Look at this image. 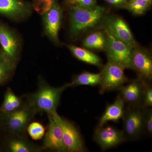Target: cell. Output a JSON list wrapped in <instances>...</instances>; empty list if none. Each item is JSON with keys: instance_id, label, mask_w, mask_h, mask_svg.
Listing matches in <instances>:
<instances>
[{"instance_id": "cell-3", "label": "cell", "mask_w": 152, "mask_h": 152, "mask_svg": "<svg viewBox=\"0 0 152 152\" xmlns=\"http://www.w3.org/2000/svg\"><path fill=\"white\" fill-rule=\"evenodd\" d=\"M37 113L32 107L26 103L18 110L9 113H1L6 129L14 135L22 136L25 134L28 125Z\"/></svg>"}, {"instance_id": "cell-2", "label": "cell", "mask_w": 152, "mask_h": 152, "mask_svg": "<svg viewBox=\"0 0 152 152\" xmlns=\"http://www.w3.org/2000/svg\"><path fill=\"white\" fill-rule=\"evenodd\" d=\"M70 7V33L72 37H77L95 27L104 18L106 10L104 7L96 5L91 7Z\"/></svg>"}, {"instance_id": "cell-20", "label": "cell", "mask_w": 152, "mask_h": 152, "mask_svg": "<svg viewBox=\"0 0 152 152\" xmlns=\"http://www.w3.org/2000/svg\"><path fill=\"white\" fill-rule=\"evenodd\" d=\"M24 104L21 99L15 94L11 89L8 88L5 94L0 111L1 113H11L18 110Z\"/></svg>"}, {"instance_id": "cell-21", "label": "cell", "mask_w": 152, "mask_h": 152, "mask_svg": "<svg viewBox=\"0 0 152 152\" xmlns=\"http://www.w3.org/2000/svg\"><path fill=\"white\" fill-rule=\"evenodd\" d=\"M101 74L84 72L76 76L69 83L70 87L79 86H95L100 85Z\"/></svg>"}, {"instance_id": "cell-10", "label": "cell", "mask_w": 152, "mask_h": 152, "mask_svg": "<svg viewBox=\"0 0 152 152\" xmlns=\"http://www.w3.org/2000/svg\"><path fill=\"white\" fill-rule=\"evenodd\" d=\"M33 10L32 3L26 0H0V15L15 21L28 18Z\"/></svg>"}, {"instance_id": "cell-25", "label": "cell", "mask_w": 152, "mask_h": 152, "mask_svg": "<svg viewBox=\"0 0 152 152\" xmlns=\"http://www.w3.org/2000/svg\"><path fill=\"white\" fill-rule=\"evenodd\" d=\"M53 0H33V9L39 15L42 16L51 9Z\"/></svg>"}, {"instance_id": "cell-22", "label": "cell", "mask_w": 152, "mask_h": 152, "mask_svg": "<svg viewBox=\"0 0 152 152\" xmlns=\"http://www.w3.org/2000/svg\"><path fill=\"white\" fill-rule=\"evenodd\" d=\"M151 4L147 0H129L124 7L134 15H141L146 12Z\"/></svg>"}, {"instance_id": "cell-28", "label": "cell", "mask_w": 152, "mask_h": 152, "mask_svg": "<svg viewBox=\"0 0 152 152\" xmlns=\"http://www.w3.org/2000/svg\"><path fill=\"white\" fill-rule=\"evenodd\" d=\"M149 135L152 134V112L151 109H150L146 112L144 121V130Z\"/></svg>"}, {"instance_id": "cell-8", "label": "cell", "mask_w": 152, "mask_h": 152, "mask_svg": "<svg viewBox=\"0 0 152 152\" xmlns=\"http://www.w3.org/2000/svg\"><path fill=\"white\" fill-rule=\"evenodd\" d=\"M0 46L1 51L14 67L20 56V44L18 36L4 23L0 22Z\"/></svg>"}, {"instance_id": "cell-12", "label": "cell", "mask_w": 152, "mask_h": 152, "mask_svg": "<svg viewBox=\"0 0 152 152\" xmlns=\"http://www.w3.org/2000/svg\"><path fill=\"white\" fill-rule=\"evenodd\" d=\"M132 69L136 71L139 78L147 82L152 79V58L151 53L138 46L132 49Z\"/></svg>"}, {"instance_id": "cell-27", "label": "cell", "mask_w": 152, "mask_h": 152, "mask_svg": "<svg viewBox=\"0 0 152 152\" xmlns=\"http://www.w3.org/2000/svg\"><path fill=\"white\" fill-rule=\"evenodd\" d=\"M96 0H65L66 4L84 7H91L96 5Z\"/></svg>"}, {"instance_id": "cell-24", "label": "cell", "mask_w": 152, "mask_h": 152, "mask_svg": "<svg viewBox=\"0 0 152 152\" xmlns=\"http://www.w3.org/2000/svg\"><path fill=\"white\" fill-rule=\"evenodd\" d=\"M27 130L33 140H38L44 137L45 129L42 124L38 122H34L28 125Z\"/></svg>"}, {"instance_id": "cell-9", "label": "cell", "mask_w": 152, "mask_h": 152, "mask_svg": "<svg viewBox=\"0 0 152 152\" xmlns=\"http://www.w3.org/2000/svg\"><path fill=\"white\" fill-rule=\"evenodd\" d=\"M102 27L114 37L132 49L139 45L126 22L120 17L109 16L103 20Z\"/></svg>"}, {"instance_id": "cell-13", "label": "cell", "mask_w": 152, "mask_h": 152, "mask_svg": "<svg viewBox=\"0 0 152 152\" xmlns=\"http://www.w3.org/2000/svg\"><path fill=\"white\" fill-rule=\"evenodd\" d=\"M49 125L44 135L43 150L49 149L58 152H68L64 139L61 129L50 114H48Z\"/></svg>"}, {"instance_id": "cell-29", "label": "cell", "mask_w": 152, "mask_h": 152, "mask_svg": "<svg viewBox=\"0 0 152 152\" xmlns=\"http://www.w3.org/2000/svg\"><path fill=\"white\" fill-rule=\"evenodd\" d=\"M110 4L116 7H124L128 0H104Z\"/></svg>"}, {"instance_id": "cell-14", "label": "cell", "mask_w": 152, "mask_h": 152, "mask_svg": "<svg viewBox=\"0 0 152 152\" xmlns=\"http://www.w3.org/2000/svg\"><path fill=\"white\" fill-rule=\"evenodd\" d=\"M94 140L104 151L122 143L126 140V137L123 131L114 127L103 126L97 128Z\"/></svg>"}, {"instance_id": "cell-30", "label": "cell", "mask_w": 152, "mask_h": 152, "mask_svg": "<svg viewBox=\"0 0 152 152\" xmlns=\"http://www.w3.org/2000/svg\"><path fill=\"white\" fill-rule=\"evenodd\" d=\"M147 1H149L151 3H152V0H147Z\"/></svg>"}, {"instance_id": "cell-18", "label": "cell", "mask_w": 152, "mask_h": 152, "mask_svg": "<svg viewBox=\"0 0 152 152\" xmlns=\"http://www.w3.org/2000/svg\"><path fill=\"white\" fill-rule=\"evenodd\" d=\"M67 47L71 53L78 59L97 66H102L100 58L92 52L72 45H68Z\"/></svg>"}, {"instance_id": "cell-19", "label": "cell", "mask_w": 152, "mask_h": 152, "mask_svg": "<svg viewBox=\"0 0 152 152\" xmlns=\"http://www.w3.org/2000/svg\"><path fill=\"white\" fill-rule=\"evenodd\" d=\"M83 45L86 48L91 50H105L107 45L105 34L100 31L92 33L85 38Z\"/></svg>"}, {"instance_id": "cell-16", "label": "cell", "mask_w": 152, "mask_h": 152, "mask_svg": "<svg viewBox=\"0 0 152 152\" xmlns=\"http://www.w3.org/2000/svg\"><path fill=\"white\" fill-rule=\"evenodd\" d=\"M125 103L119 95L113 103L108 106L99 120L98 127H102L108 122H117L123 118L124 113Z\"/></svg>"}, {"instance_id": "cell-7", "label": "cell", "mask_w": 152, "mask_h": 152, "mask_svg": "<svg viewBox=\"0 0 152 152\" xmlns=\"http://www.w3.org/2000/svg\"><path fill=\"white\" fill-rule=\"evenodd\" d=\"M50 114L61 129L64 142L68 152L86 151L83 140L76 127L72 123L59 115L57 112Z\"/></svg>"}, {"instance_id": "cell-26", "label": "cell", "mask_w": 152, "mask_h": 152, "mask_svg": "<svg viewBox=\"0 0 152 152\" xmlns=\"http://www.w3.org/2000/svg\"><path fill=\"white\" fill-rule=\"evenodd\" d=\"M142 106L144 107H152V88L151 86L147 83L144 90Z\"/></svg>"}, {"instance_id": "cell-23", "label": "cell", "mask_w": 152, "mask_h": 152, "mask_svg": "<svg viewBox=\"0 0 152 152\" xmlns=\"http://www.w3.org/2000/svg\"><path fill=\"white\" fill-rule=\"evenodd\" d=\"M15 68L0 50V85L11 77Z\"/></svg>"}, {"instance_id": "cell-17", "label": "cell", "mask_w": 152, "mask_h": 152, "mask_svg": "<svg viewBox=\"0 0 152 152\" xmlns=\"http://www.w3.org/2000/svg\"><path fill=\"white\" fill-rule=\"evenodd\" d=\"M14 136L7 142V147L10 152H37L43 150L42 148L32 144L21 136Z\"/></svg>"}, {"instance_id": "cell-4", "label": "cell", "mask_w": 152, "mask_h": 152, "mask_svg": "<svg viewBox=\"0 0 152 152\" xmlns=\"http://www.w3.org/2000/svg\"><path fill=\"white\" fill-rule=\"evenodd\" d=\"M125 69L122 66L108 60L100 72V94L119 89L127 82L128 78L124 73Z\"/></svg>"}, {"instance_id": "cell-15", "label": "cell", "mask_w": 152, "mask_h": 152, "mask_svg": "<svg viewBox=\"0 0 152 152\" xmlns=\"http://www.w3.org/2000/svg\"><path fill=\"white\" fill-rule=\"evenodd\" d=\"M147 82L140 78L121 87L120 96L125 104L129 106H142L144 90Z\"/></svg>"}, {"instance_id": "cell-6", "label": "cell", "mask_w": 152, "mask_h": 152, "mask_svg": "<svg viewBox=\"0 0 152 152\" xmlns=\"http://www.w3.org/2000/svg\"><path fill=\"white\" fill-rule=\"evenodd\" d=\"M104 33L107 39L105 50L108 60L122 66L125 69H132L133 49L105 30Z\"/></svg>"}, {"instance_id": "cell-5", "label": "cell", "mask_w": 152, "mask_h": 152, "mask_svg": "<svg viewBox=\"0 0 152 152\" xmlns=\"http://www.w3.org/2000/svg\"><path fill=\"white\" fill-rule=\"evenodd\" d=\"M142 106H129L124 111V133L126 137L137 138L144 130V121L146 112Z\"/></svg>"}, {"instance_id": "cell-11", "label": "cell", "mask_w": 152, "mask_h": 152, "mask_svg": "<svg viewBox=\"0 0 152 152\" xmlns=\"http://www.w3.org/2000/svg\"><path fill=\"white\" fill-rule=\"evenodd\" d=\"M63 10L58 0H53L51 9L42 15L44 30L49 39L55 44L59 43L58 34L62 20Z\"/></svg>"}, {"instance_id": "cell-1", "label": "cell", "mask_w": 152, "mask_h": 152, "mask_svg": "<svg viewBox=\"0 0 152 152\" xmlns=\"http://www.w3.org/2000/svg\"><path fill=\"white\" fill-rule=\"evenodd\" d=\"M69 87V83L56 88L52 87L40 78L37 90L29 96L28 103L37 113H53L56 112L63 92Z\"/></svg>"}]
</instances>
